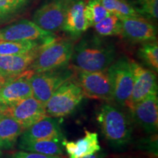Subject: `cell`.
<instances>
[{"label":"cell","instance_id":"cell-1","mask_svg":"<svg viewBox=\"0 0 158 158\" xmlns=\"http://www.w3.org/2000/svg\"><path fill=\"white\" fill-rule=\"evenodd\" d=\"M116 56L113 43L92 35L84 37L74 45L70 62L75 71L98 72L107 70L115 61Z\"/></svg>","mask_w":158,"mask_h":158},{"label":"cell","instance_id":"cell-21","mask_svg":"<svg viewBox=\"0 0 158 158\" xmlns=\"http://www.w3.org/2000/svg\"><path fill=\"white\" fill-rule=\"evenodd\" d=\"M41 44L44 43L34 40L0 41V55L24 54Z\"/></svg>","mask_w":158,"mask_h":158},{"label":"cell","instance_id":"cell-12","mask_svg":"<svg viewBox=\"0 0 158 158\" xmlns=\"http://www.w3.org/2000/svg\"><path fill=\"white\" fill-rule=\"evenodd\" d=\"M33 71L27 70L13 76L0 89V106H10L32 96L29 79Z\"/></svg>","mask_w":158,"mask_h":158},{"label":"cell","instance_id":"cell-3","mask_svg":"<svg viewBox=\"0 0 158 158\" xmlns=\"http://www.w3.org/2000/svg\"><path fill=\"white\" fill-rule=\"evenodd\" d=\"M73 47L72 41L66 39L55 38L50 43L43 44L29 70L41 73L68 66Z\"/></svg>","mask_w":158,"mask_h":158},{"label":"cell","instance_id":"cell-9","mask_svg":"<svg viewBox=\"0 0 158 158\" xmlns=\"http://www.w3.org/2000/svg\"><path fill=\"white\" fill-rule=\"evenodd\" d=\"M2 114L14 118L24 130L47 116L44 105L33 96L12 106H2Z\"/></svg>","mask_w":158,"mask_h":158},{"label":"cell","instance_id":"cell-28","mask_svg":"<svg viewBox=\"0 0 158 158\" xmlns=\"http://www.w3.org/2000/svg\"><path fill=\"white\" fill-rule=\"evenodd\" d=\"M10 158H63L60 156H51L45 155L43 154L31 152L21 150V151L16 152L13 153Z\"/></svg>","mask_w":158,"mask_h":158},{"label":"cell","instance_id":"cell-8","mask_svg":"<svg viewBox=\"0 0 158 158\" xmlns=\"http://www.w3.org/2000/svg\"><path fill=\"white\" fill-rule=\"evenodd\" d=\"M55 38L54 33L41 29L29 20H21L0 29V41L34 40L48 43Z\"/></svg>","mask_w":158,"mask_h":158},{"label":"cell","instance_id":"cell-6","mask_svg":"<svg viewBox=\"0 0 158 158\" xmlns=\"http://www.w3.org/2000/svg\"><path fill=\"white\" fill-rule=\"evenodd\" d=\"M112 86L113 100L118 106H127L133 87V75L130 61L122 56L107 69Z\"/></svg>","mask_w":158,"mask_h":158},{"label":"cell","instance_id":"cell-15","mask_svg":"<svg viewBox=\"0 0 158 158\" xmlns=\"http://www.w3.org/2000/svg\"><path fill=\"white\" fill-rule=\"evenodd\" d=\"M85 5L83 0L69 2L62 30L73 39H77L89 28L85 15Z\"/></svg>","mask_w":158,"mask_h":158},{"label":"cell","instance_id":"cell-26","mask_svg":"<svg viewBox=\"0 0 158 158\" xmlns=\"http://www.w3.org/2000/svg\"><path fill=\"white\" fill-rule=\"evenodd\" d=\"M138 56L154 72L158 71V45L157 41L143 43L138 51Z\"/></svg>","mask_w":158,"mask_h":158},{"label":"cell","instance_id":"cell-22","mask_svg":"<svg viewBox=\"0 0 158 158\" xmlns=\"http://www.w3.org/2000/svg\"><path fill=\"white\" fill-rule=\"evenodd\" d=\"M97 34L100 37L116 36L121 35V19L116 15L110 14L94 26Z\"/></svg>","mask_w":158,"mask_h":158},{"label":"cell","instance_id":"cell-7","mask_svg":"<svg viewBox=\"0 0 158 158\" xmlns=\"http://www.w3.org/2000/svg\"><path fill=\"white\" fill-rule=\"evenodd\" d=\"M75 73V81L82 89L84 96L104 101L113 100L111 81L107 70L98 72L76 71Z\"/></svg>","mask_w":158,"mask_h":158},{"label":"cell","instance_id":"cell-24","mask_svg":"<svg viewBox=\"0 0 158 158\" xmlns=\"http://www.w3.org/2000/svg\"><path fill=\"white\" fill-rule=\"evenodd\" d=\"M26 0H0V24L8 22L27 5Z\"/></svg>","mask_w":158,"mask_h":158},{"label":"cell","instance_id":"cell-19","mask_svg":"<svg viewBox=\"0 0 158 158\" xmlns=\"http://www.w3.org/2000/svg\"><path fill=\"white\" fill-rule=\"evenodd\" d=\"M24 130L13 118L0 114V148L11 149Z\"/></svg>","mask_w":158,"mask_h":158},{"label":"cell","instance_id":"cell-30","mask_svg":"<svg viewBox=\"0 0 158 158\" xmlns=\"http://www.w3.org/2000/svg\"><path fill=\"white\" fill-rule=\"evenodd\" d=\"M10 78L11 77H7V76H5V75L2 74L1 73H0V89L5 84V83L7 82Z\"/></svg>","mask_w":158,"mask_h":158},{"label":"cell","instance_id":"cell-27","mask_svg":"<svg viewBox=\"0 0 158 158\" xmlns=\"http://www.w3.org/2000/svg\"><path fill=\"white\" fill-rule=\"evenodd\" d=\"M110 14L100 0H88L85 5V15L89 27H94Z\"/></svg>","mask_w":158,"mask_h":158},{"label":"cell","instance_id":"cell-29","mask_svg":"<svg viewBox=\"0 0 158 158\" xmlns=\"http://www.w3.org/2000/svg\"><path fill=\"white\" fill-rule=\"evenodd\" d=\"M106 153L104 152H100L98 151L97 152L92 154V155H89L86 156V157L83 158H106Z\"/></svg>","mask_w":158,"mask_h":158},{"label":"cell","instance_id":"cell-13","mask_svg":"<svg viewBox=\"0 0 158 158\" xmlns=\"http://www.w3.org/2000/svg\"><path fill=\"white\" fill-rule=\"evenodd\" d=\"M121 19V35L134 43H147L157 40V28L151 21L143 17H128Z\"/></svg>","mask_w":158,"mask_h":158},{"label":"cell","instance_id":"cell-16","mask_svg":"<svg viewBox=\"0 0 158 158\" xmlns=\"http://www.w3.org/2000/svg\"><path fill=\"white\" fill-rule=\"evenodd\" d=\"M63 140L60 126L56 119L46 116L25 130L20 136L19 141H37V140Z\"/></svg>","mask_w":158,"mask_h":158},{"label":"cell","instance_id":"cell-25","mask_svg":"<svg viewBox=\"0 0 158 158\" xmlns=\"http://www.w3.org/2000/svg\"><path fill=\"white\" fill-rule=\"evenodd\" d=\"M100 1L110 14L116 15L119 19L140 16L126 0H100Z\"/></svg>","mask_w":158,"mask_h":158},{"label":"cell","instance_id":"cell-17","mask_svg":"<svg viewBox=\"0 0 158 158\" xmlns=\"http://www.w3.org/2000/svg\"><path fill=\"white\" fill-rule=\"evenodd\" d=\"M42 45H40L24 54L0 55V73L7 77H12L18 76L29 70Z\"/></svg>","mask_w":158,"mask_h":158},{"label":"cell","instance_id":"cell-20","mask_svg":"<svg viewBox=\"0 0 158 158\" xmlns=\"http://www.w3.org/2000/svg\"><path fill=\"white\" fill-rule=\"evenodd\" d=\"M63 140H37L19 141L18 147L23 151L31 152L45 155L59 156L63 154Z\"/></svg>","mask_w":158,"mask_h":158},{"label":"cell","instance_id":"cell-33","mask_svg":"<svg viewBox=\"0 0 158 158\" xmlns=\"http://www.w3.org/2000/svg\"><path fill=\"white\" fill-rule=\"evenodd\" d=\"M26 1H29V0H26Z\"/></svg>","mask_w":158,"mask_h":158},{"label":"cell","instance_id":"cell-10","mask_svg":"<svg viewBox=\"0 0 158 158\" xmlns=\"http://www.w3.org/2000/svg\"><path fill=\"white\" fill-rule=\"evenodd\" d=\"M130 61L133 75V87L127 106L131 110L138 102L152 94H157V79L154 71Z\"/></svg>","mask_w":158,"mask_h":158},{"label":"cell","instance_id":"cell-14","mask_svg":"<svg viewBox=\"0 0 158 158\" xmlns=\"http://www.w3.org/2000/svg\"><path fill=\"white\" fill-rule=\"evenodd\" d=\"M135 122L146 133L153 134L158 127L157 94H152L138 102L131 110Z\"/></svg>","mask_w":158,"mask_h":158},{"label":"cell","instance_id":"cell-2","mask_svg":"<svg viewBox=\"0 0 158 158\" xmlns=\"http://www.w3.org/2000/svg\"><path fill=\"white\" fill-rule=\"evenodd\" d=\"M97 119L102 134L114 149H122L129 144L133 128L129 118L121 109L112 105L103 104Z\"/></svg>","mask_w":158,"mask_h":158},{"label":"cell","instance_id":"cell-11","mask_svg":"<svg viewBox=\"0 0 158 158\" xmlns=\"http://www.w3.org/2000/svg\"><path fill=\"white\" fill-rule=\"evenodd\" d=\"M69 0H51L35 11L33 22L50 32L62 30Z\"/></svg>","mask_w":158,"mask_h":158},{"label":"cell","instance_id":"cell-32","mask_svg":"<svg viewBox=\"0 0 158 158\" xmlns=\"http://www.w3.org/2000/svg\"><path fill=\"white\" fill-rule=\"evenodd\" d=\"M2 155V151H1V148H0V156Z\"/></svg>","mask_w":158,"mask_h":158},{"label":"cell","instance_id":"cell-5","mask_svg":"<svg viewBox=\"0 0 158 158\" xmlns=\"http://www.w3.org/2000/svg\"><path fill=\"white\" fill-rule=\"evenodd\" d=\"M75 72L68 66L41 73H33L29 79L32 96L43 105L61 85L74 77Z\"/></svg>","mask_w":158,"mask_h":158},{"label":"cell","instance_id":"cell-4","mask_svg":"<svg viewBox=\"0 0 158 158\" xmlns=\"http://www.w3.org/2000/svg\"><path fill=\"white\" fill-rule=\"evenodd\" d=\"M84 98L82 89L73 78L67 81L56 90L45 105L47 115L59 118L74 111Z\"/></svg>","mask_w":158,"mask_h":158},{"label":"cell","instance_id":"cell-18","mask_svg":"<svg viewBox=\"0 0 158 158\" xmlns=\"http://www.w3.org/2000/svg\"><path fill=\"white\" fill-rule=\"evenodd\" d=\"M62 145L69 158H83L100 150L98 134L87 130H85V135L83 138L76 141H62Z\"/></svg>","mask_w":158,"mask_h":158},{"label":"cell","instance_id":"cell-31","mask_svg":"<svg viewBox=\"0 0 158 158\" xmlns=\"http://www.w3.org/2000/svg\"><path fill=\"white\" fill-rule=\"evenodd\" d=\"M2 113V106H0V114Z\"/></svg>","mask_w":158,"mask_h":158},{"label":"cell","instance_id":"cell-23","mask_svg":"<svg viewBox=\"0 0 158 158\" xmlns=\"http://www.w3.org/2000/svg\"><path fill=\"white\" fill-rule=\"evenodd\" d=\"M140 16L149 21L158 18V0H126Z\"/></svg>","mask_w":158,"mask_h":158}]
</instances>
